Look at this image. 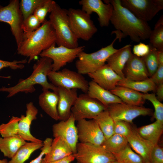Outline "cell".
Here are the masks:
<instances>
[{
    "label": "cell",
    "instance_id": "cell-1",
    "mask_svg": "<svg viewBox=\"0 0 163 163\" xmlns=\"http://www.w3.org/2000/svg\"><path fill=\"white\" fill-rule=\"evenodd\" d=\"M113 8L110 22L116 30L121 34V39L129 36L134 42L149 39L152 30L147 22L139 18L130 11L122 5L120 0H105Z\"/></svg>",
    "mask_w": 163,
    "mask_h": 163
},
{
    "label": "cell",
    "instance_id": "cell-2",
    "mask_svg": "<svg viewBox=\"0 0 163 163\" xmlns=\"http://www.w3.org/2000/svg\"><path fill=\"white\" fill-rule=\"evenodd\" d=\"M52 61L47 57H41L34 65L31 75L25 79H20L15 85L0 88V91L8 93V97H11L20 92L32 93L35 91L34 87L39 85L42 91L51 90L57 92L58 88L47 80L48 75L52 70Z\"/></svg>",
    "mask_w": 163,
    "mask_h": 163
},
{
    "label": "cell",
    "instance_id": "cell-3",
    "mask_svg": "<svg viewBox=\"0 0 163 163\" xmlns=\"http://www.w3.org/2000/svg\"><path fill=\"white\" fill-rule=\"evenodd\" d=\"M56 44L54 29L49 21L46 20L40 27L22 42L17 49L18 54L29 58L30 63L43 51Z\"/></svg>",
    "mask_w": 163,
    "mask_h": 163
},
{
    "label": "cell",
    "instance_id": "cell-4",
    "mask_svg": "<svg viewBox=\"0 0 163 163\" xmlns=\"http://www.w3.org/2000/svg\"><path fill=\"white\" fill-rule=\"evenodd\" d=\"M50 13L49 20L55 32L58 46L71 48L78 47V39L70 27L67 10L56 3Z\"/></svg>",
    "mask_w": 163,
    "mask_h": 163
},
{
    "label": "cell",
    "instance_id": "cell-5",
    "mask_svg": "<svg viewBox=\"0 0 163 163\" xmlns=\"http://www.w3.org/2000/svg\"><path fill=\"white\" fill-rule=\"evenodd\" d=\"M116 37L109 45L102 47L98 50L91 53L82 51L78 54V60L75 63L77 72L83 75L93 73L102 67L105 64L107 59L118 49L114 47L115 42L120 39L118 33H115Z\"/></svg>",
    "mask_w": 163,
    "mask_h": 163
},
{
    "label": "cell",
    "instance_id": "cell-6",
    "mask_svg": "<svg viewBox=\"0 0 163 163\" xmlns=\"http://www.w3.org/2000/svg\"><path fill=\"white\" fill-rule=\"evenodd\" d=\"M67 11L70 27L75 36L78 39L89 40L97 31L90 15L79 9L70 8Z\"/></svg>",
    "mask_w": 163,
    "mask_h": 163
},
{
    "label": "cell",
    "instance_id": "cell-7",
    "mask_svg": "<svg viewBox=\"0 0 163 163\" xmlns=\"http://www.w3.org/2000/svg\"><path fill=\"white\" fill-rule=\"evenodd\" d=\"M23 21L19 0H11L5 6L0 5V22L7 23L10 25L17 48L24 40L22 30Z\"/></svg>",
    "mask_w": 163,
    "mask_h": 163
},
{
    "label": "cell",
    "instance_id": "cell-8",
    "mask_svg": "<svg viewBox=\"0 0 163 163\" xmlns=\"http://www.w3.org/2000/svg\"><path fill=\"white\" fill-rule=\"evenodd\" d=\"M51 83L55 86L66 89H79L87 93L88 82L77 72L64 68L61 71H51L48 75Z\"/></svg>",
    "mask_w": 163,
    "mask_h": 163
},
{
    "label": "cell",
    "instance_id": "cell-9",
    "mask_svg": "<svg viewBox=\"0 0 163 163\" xmlns=\"http://www.w3.org/2000/svg\"><path fill=\"white\" fill-rule=\"evenodd\" d=\"M78 163H110L116 161L112 153L101 145L78 142L73 154Z\"/></svg>",
    "mask_w": 163,
    "mask_h": 163
},
{
    "label": "cell",
    "instance_id": "cell-10",
    "mask_svg": "<svg viewBox=\"0 0 163 163\" xmlns=\"http://www.w3.org/2000/svg\"><path fill=\"white\" fill-rule=\"evenodd\" d=\"M106 109L99 101L84 93L78 96L71 111L77 121L82 119H93Z\"/></svg>",
    "mask_w": 163,
    "mask_h": 163
},
{
    "label": "cell",
    "instance_id": "cell-11",
    "mask_svg": "<svg viewBox=\"0 0 163 163\" xmlns=\"http://www.w3.org/2000/svg\"><path fill=\"white\" fill-rule=\"evenodd\" d=\"M120 3L137 17L146 22L163 9V0H120Z\"/></svg>",
    "mask_w": 163,
    "mask_h": 163
},
{
    "label": "cell",
    "instance_id": "cell-12",
    "mask_svg": "<svg viewBox=\"0 0 163 163\" xmlns=\"http://www.w3.org/2000/svg\"><path fill=\"white\" fill-rule=\"evenodd\" d=\"M85 48L84 46L71 48L63 46L56 47L54 45L43 51L39 56L51 59L53 62L52 71H57L67 63L72 62Z\"/></svg>",
    "mask_w": 163,
    "mask_h": 163
},
{
    "label": "cell",
    "instance_id": "cell-13",
    "mask_svg": "<svg viewBox=\"0 0 163 163\" xmlns=\"http://www.w3.org/2000/svg\"><path fill=\"white\" fill-rule=\"evenodd\" d=\"M107 109L114 122L122 121L129 123H132L133 120L139 116L152 113L150 108L124 103L110 104Z\"/></svg>",
    "mask_w": 163,
    "mask_h": 163
},
{
    "label": "cell",
    "instance_id": "cell-14",
    "mask_svg": "<svg viewBox=\"0 0 163 163\" xmlns=\"http://www.w3.org/2000/svg\"><path fill=\"white\" fill-rule=\"evenodd\" d=\"M76 126L79 142L101 145L106 139L94 119L80 120Z\"/></svg>",
    "mask_w": 163,
    "mask_h": 163
},
{
    "label": "cell",
    "instance_id": "cell-15",
    "mask_svg": "<svg viewBox=\"0 0 163 163\" xmlns=\"http://www.w3.org/2000/svg\"><path fill=\"white\" fill-rule=\"evenodd\" d=\"M75 120L71 114L66 120H61L52 126L53 136L59 137L69 145L73 154L75 153L78 141V136Z\"/></svg>",
    "mask_w": 163,
    "mask_h": 163
},
{
    "label": "cell",
    "instance_id": "cell-16",
    "mask_svg": "<svg viewBox=\"0 0 163 163\" xmlns=\"http://www.w3.org/2000/svg\"><path fill=\"white\" fill-rule=\"evenodd\" d=\"M79 4L82 6V10L88 14L90 15L93 12L97 14L100 26H109L113 10L111 4L101 0H81Z\"/></svg>",
    "mask_w": 163,
    "mask_h": 163
},
{
    "label": "cell",
    "instance_id": "cell-17",
    "mask_svg": "<svg viewBox=\"0 0 163 163\" xmlns=\"http://www.w3.org/2000/svg\"><path fill=\"white\" fill-rule=\"evenodd\" d=\"M25 115H22L18 123L19 135L25 141L34 142H42L43 141L34 137L30 131L32 121L37 119L38 110L32 102L26 104Z\"/></svg>",
    "mask_w": 163,
    "mask_h": 163
},
{
    "label": "cell",
    "instance_id": "cell-18",
    "mask_svg": "<svg viewBox=\"0 0 163 163\" xmlns=\"http://www.w3.org/2000/svg\"><path fill=\"white\" fill-rule=\"evenodd\" d=\"M88 75L92 80L99 86L110 91L117 86L118 82L123 78L107 64Z\"/></svg>",
    "mask_w": 163,
    "mask_h": 163
},
{
    "label": "cell",
    "instance_id": "cell-19",
    "mask_svg": "<svg viewBox=\"0 0 163 163\" xmlns=\"http://www.w3.org/2000/svg\"><path fill=\"white\" fill-rule=\"evenodd\" d=\"M57 111L59 120H67L71 114V108L78 97L77 89L58 88Z\"/></svg>",
    "mask_w": 163,
    "mask_h": 163
},
{
    "label": "cell",
    "instance_id": "cell-20",
    "mask_svg": "<svg viewBox=\"0 0 163 163\" xmlns=\"http://www.w3.org/2000/svg\"><path fill=\"white\" fill-rule=\"evenodd\" d=\"M124 77L133 81H141L149 78L143 57L133 54L126 64L123 70Z\"/></svg>",
    "mask_w": 163,
    "mask_h": 163
},
{
    "label": "cell",
    "instance_id": "cell-21",
    "mask_svg": "<svg viewBox=\"0 0 163 163\" xmlns=\"http://www.w3.org/2000/svg\"><path fill=\"white\" fill-rule=\"evenodd\" d=\"M126 138L128 144L142 158L144 162H150L151 153L154 145L142 137L138 133L136 129L133 128Z\"/></svg>",
    "mask_w": 163,
    "mask_h": 163
},
{
    "label": "cell",
    "instance_id": "cell-22",
    "mask_svg": "<svg viewBox=\"0 0 163 163\" xmlns=\"http://www.w3.org/2000/svg\"><path fill=\"white\" fill-rule=\"evenodd\" d=\"M73 154L68 144L59 137L53 139L49 152L43 157L41 163L59 160Z\"/></svg>",
    "mask_w": 163,
    "mask_h": 163
},
{
    "label": "cell",
    "instance_id": "cell-23",
    "mask_svg": "<svg viewBox=\"0 0 163 163\" xmlns=\"http://www.w3.org/2000/svg\"><path fill=\"white\" fill-rule=\"evenodd\" d=\"M130 44L125 45L111 55L107 59V64L118 75L125 78L123 73L124 67L133 54Z\"/></svg>",
    "mask_w": 163,
    "mask_h": 163
},
{
    "label": "cell",
    "instance_id": "cell-24",
    "mask_svg": "<svg viewBox=\"0 0 163 163\" xmlns=\"http://www.w3.org/2000/svg\"><path fill=\"white\" fill-rule=\"evenodd\" d=\"M87 93L90 97L99 101L106 108L111 104L123 103L119 97L110 91L102 88L92 80L88 82Z\"/></svg>",
    "mask_w": 163,
    "mask_h": 163
},
{
    "label": "cell",
    "instance_id": "cell-25",
    "mask_svg": "<svg viewBox=\"0 0 163 163\" xmlns=\"http://www.w3.org/2000/svg\"><path fill=\"white\" fill-rule=\"evenodd\" d=\"M57 92L50 90L43 91L39 97V104L43 111L56 121L59 120L57 111L58 101Z\"/></svg>",
    "mask_w": 163,
    "mask_h": 163
},
{
    "label": "cell",
    "instance_id": "cell-26",
    "mask_svg": "<svg viewBox=\"0 0 163 163\" xmlns=\"http://www.w3.org/2000/svg\"><path fill=\"white\" fill-rule=\"evenodd\" d=\"M110 91L125 104L142 106L145 102L143 94L128 88L117 86Z\"/></svg>",
    "mask_w": 163,
    "mask_h": 163
},
{
    "label": "cell",
    "instance_id": "cell-27",
    "mask_svg": "<svg viewBox=\"0 0 163 163\" xmlns=\"http://www.w3.org/2000/svg\"><path fill=\"white\" fill-rule=\"evenodd\" d=\"M26 142L18 134L9 137H0V151L5 157L11 159Z\"/></svg>",
    "mask_w": 163,
    "mask_h": 163
},
{
    "label": "cell",
    "instance_id": "cell-28",
    "mask_svg": "<svg viewBox=\"0 0 163 163\" xmlns=\"http://www.w3.org/2000/svg\"><path fill=\"white\" fill-rule=\"evenodd\" d=\"M139 134L143 138L154 145L158 144L163 132V124L156 121L142 126L136 129Z\"/></svg>",
    "mask_w": 163,
    "mask_h": 163
},
{
    "label": "cell",
    "instance_id": "cell-29",
    "mask_svg": "<svg viewBox=\"0 0 163 163\" xmlns=\"http://www.w3.org/2000/svg\"><path fill=\"white\" fill-rule=\"evenodd\" d=\"M42 142H27L18 150L8 163H24L34 151L40 149L43 146Z\"/></svg>",
    "mask_w": 163,
    "mask_h": 163
},
{
    "label": "cell",
    "instance_id": "cell-30",
    "mask_svg": "<svg viewBox=\"0 0 163 163\" xmlns=\"http://www.w3.org/2000/svg\"><path fill=\"white\" fill-rule=\"evenodd\" d=\"M117 86L128 88L144 94L155 91L157 87L150 78L141 81H133L123 78L118 82Z\"/></svg>",
    "mask_w": 163,
    "mask_h": 163
},
{
    "label": "cell",
    "instance_id": "cell-31",
    "mask_svg": "<svg viewBox=\"0 0 163 163\" xmlns=\"http://www.w3.org/2000/svg\"><path fill=\"white\" fill-rule=\"evenodd\" d=\"M128 145L126 137L123 136L114 134L106 139L101 146L113 154L119 152Z\"/></svg>",
    "mask_w": 163,
    "mask_h": 163
},
{
    "label": "cell",
    "instance_id": "cell-32",
    "mask_svg": "<svg viewBox=\"0 0 163 163\" xmlns=\"http://www.w3.org/2000/svg\"><path fill=\"white\" fill-rule=\"evenodd\" d=\"M93 119L97 123L105 139L114 134V122L107 109L100 113Z\"/></svg>",
    "mask_w": 163,
    "mask_h": 163
},
{
    "label": "cell",
    "instance_id": "cell-33",
    "mask_svg": "<svg viewBox=\"0 0 163 163\" xmlns=\"http://www.w3.org/2000/svg\"><path fill=\"white\" fill-rule=\"evenodd\" d=\"M149 39L150 45L158 50H163V16L161 15L152 30Z\"/></svg>",
    "mask_w": 163,
    "mask_h": 163
},
{
    "label": "cell",
    "instance_id": "cell-34",
    "mask_svg": "<svg viewBox=\"0 0 163 163\" xmlns=\"http://www.w3.org/2000/svg\"><path fill=\"white\" fill-rule=\"evenodd\" d=\"M116 161L122 163H142V158L134 152L129 145L118 153L113 154Z\"/></svg>",
    "mask_w": 163,
    "mask_h": 163
},
{
    "label": "cell",
    "instance_id": "cell-35",
    "mask_svg": "<svg viewBox=\"0 0 163 163\" xmlns=\"http://www.w3.org/2000/svg\"><path fill=\"white\" fill-rule=\"evenodd\" d=\"M46 0H21L19 2L20 8L24 20L33 14L36 9L43 4Z\"/></svg>",
    "mask_w": 163,
    "mask_h": 163
},
{
    "label": "cell",
    "instance_id": "cell-36",
    "mask_svg": "<svg viewBox=\"0 0 163 163\" xmlns=\"http://www.w3.org/2000/svg\"><path fill=\"white\" fill-rule=\"evenodd\" d=\"M150 50L148 54L143 57L150 77L155 72L159 64L157 57L158 50L149 44Z\"/></svg>",
    "mask_w": 163,
    "mask_h": 163
},
{
    "label": "cell",
    "instance_id": "cell-37",
    "mask_svg": "<svg viewBox=\"0 0 163 163\" xmlns=\"http://www.w3.org/2000/svg\"><path fill=\"white\" fill-rule=\"evenodd\" d=\"M20 117L12 116L7 123L0 125V134L2 137L12 136L18 134V123Z\"/></svg>",
    "mask_w": 163,
    "mask_h": 163
},
{
    "label": "cell",
    "instance_id": "cell-38",
    "mask_svg": "<svg viewBox=\"0 0 163 163\" xmlns=\"http://www.w3.org/2000/svg\"><path fill=\"white\" fill-rule=\"evenodd\" d=\"M142 97L145 100H148L152 103L155 109L154 117L163 124V104L158 100L154 93L143 94Z\"/></svg>",
    "mask_w": 163,
    "mask_h": 163
},
{
    "label": "cell",
    "instance_id": "cell-39",
    "mask_svg": "<svg viewBox=\"0 0 163 163\" xmlns=\"http://www.w3.org/2000/svg\"><path fill=\"white\" fill-rule=\"evenodd\" d=\"M37 18L32 14L24 20L22 25L24 40L41 26Z\"/></svg>",
    "mask_w": 163,
    "mask_h": 163
},
{
    "label": "cell",
    "instance_id": "cell-40",
    "mask_svg": "<svg viewBox=\"0 0 163 163\" xmlns=\"http://www.w3.org/2000/svg\"><path fill=\"white\" fill-rule=\"evenodd\" d=\"M56 2L52 0H46L45 2L38 7L33 14L37 18L41 24L46 20L45 18L48 13H50Z\"/></svg>",
    "mask_w": 163,
    "mask_h": 163
},
{
    "label": "cell",
    "instance_id": "cell-41",
    "mask_svg": "<svg viewBox=\"0 0 163 163\" xmlns=\"http://www.w3.org/2000/svg\"><path fill=\"white\" fill-rule=\"evenodd\" d=\"M27 62L26 59L20 60H14L12 61H4L0 59V70L3 68L9 67L13 70L22 69L24 67V64ZM0 78H10V76H2Z\"/></svg>",
    "mask_w": 163,
    "mask_h": 163
},
{
    "label": "cell",
    "instance_id": "cell-42",
    "mask_svg": "<svg viewBox=\"0 0 163 163\" xmlns=\"http://www.w3.org/2000/svg\"><path fill=\"white\" fill-rule=\"evenodd\" d=\"M114 122V134L121 135L126 137L132 129L129 123L122 121Z\"/></svg>",
    "mask_w": 163,
    "mask_h": 163
},
{
    "label": "cell",
    "instance_id": "cell-43",
    "mask_svg": "<svg viewBox=\"0 0 163 163\" xmlns=\"http://www.w3.org/2000/svg\"><path fill=\"white\" fill-rule=\"evenodd\" d=\"M53 140L51 138H46L43 141V145L40 149L41 152L39 155L29 163H41L43 157L49 152Z\"/></svg>",
    "mask_w": 163,
    "mask_h": 163
},
{
    "label": "cell",
    "instance_id": "cell-44",
    "mask_svg": "<svg viewBox=\"0 0 163 163\" xmlns=\"http://www.w3.org/2000/svg\"><path fill=\"white\" fill-rule=\"evenodd\" d=\"M150 162L154 163H163V149L158 144L154 145L152 150Z\"/></svg>",
    "mask_w": 163,
    "mask_h": 163
},
{
    "label": "cell",
    "instance_id": "cell-45",
    "mask_svg": "<svg viewBox=\"0 0 163 163\" xmlns=\"http://www.w3.org/2000/svg\"><path fill=\"white\" fill-rule=\"evenodd\" d=\"M150 50L149 45L141 42L134 45L133 49V54L140 57H143L147 55Z\"/></svg>",
    "mask_w": 163,
    "mask_h": 163
},
{
    "label": "cell",
    "instance_id": "cell-46",
    "mask_svg": "<svg viewBox=\"0 0 163 163\" xmlns=\"http://www.w3.org/2000/svg\"><path fill=\"white\" fill-rule=\"evenodd\" d=\"M150 78L156 86L163 84V65H159L156 71Z\"/></svg>",
    "mask_w": 163,
    "mask_h": 163
},
{
    "label": "cell",
    "instance_id": "cell-47",
    "mask_svg": "<svg viewBox=\"0 0 163 163\" xmlns=\"http://www.w3.org/2000/svg\"><path fill=\"white\" fill-rule=\"evenodd\" d=\"M75 160L73 154L71 155L62 159L45 163H71Z\"/></svg>",
    "mask_w": 163,
    "mask_h": 163
},
{
    "label": "cell",
    "instance_id": "cell-48",
    "mask_svg": "<svg viewBox=\"0 0 163 163\" xmlns=\"http://www.w3.org/2000/svg\"><path fill=\"white\" fill-rule=\"evenodd\" d=\"M155 91L157 98L160 101L163 100V84L157 86Z\"/></svg>",
    "mask_w": 163,
    "mask_h": 163
},
{
    "label": "cell",
    "instance_id": "cell-49",
    "mask_svg": "<svg viewBox=\"0 0 163 163\" xmlns=\"http://www.w3.org/2000/svg\"><path fill=\"white\" fill-rule=\"evenodd\" d=\"M157 57L159 65H163V50H158Z\"/></svg>",
    "mask_w": 163,
    "mask_h": 163
},
{
    "label": "cell",
    "instance_id": "cell-50",
    "mask_svg": "<svg viewBox=\"0 0 163 163\" xmlns=\"http://www.w3.org/2000/svg\"><path fill=\"white\" fill-rule=\"evenodd\" d=\"M8 161L7 159H0V163H8Z\"/></svg>",
    "mask_w": 163,
    "mask_h": 163
},
{
    "label": "cell",
    "instance_id": "cell-51",
    "mask_svg": "<svg viewBox=\"0 0 163 163\" xmlns=\"http://www.w3.org/2000/svg\"><path fill=\"white\" fill-rule=\"evenodd\" d=\"M110 163H122L120 162L119 161H115L111 162Z\"/></svg>",
    "mask_w": 163,
    "mask_h": 163
},
{
    "label": "cell",
    "instance_id": "cell-52",
    "mask_svg": "<svg viewBox=\"0 0 163 163\" xmlns=\"http://www.w3.org/2000/svg\"><path fill=\"white\" fill-rule=\"evenodd\" d=\"M142 163H154L150 162V161H147V162H143Z\"/></svg>",
    "mask_w": 163,
    "mask_h": 163
},
{
    "label": "cell",
    "instance_id": "cell-53",
    "mask_svg": "<svg viewBox=\"0 0 163 163\" xmlns=\"http://www.w3.org/2000/svg\"><path fill=\"white\" fill-rule=\"evenodd\" d=\"M77 163H78L77 162Z\"/></svg>",
    "mask_w": 163,
    "mask_h": 163
}]
</instances>
